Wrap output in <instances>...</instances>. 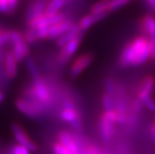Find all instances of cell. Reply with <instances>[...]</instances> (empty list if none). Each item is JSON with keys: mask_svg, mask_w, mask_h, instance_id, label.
Returning a JSON list of instances; mask_svg holds the SVG:
<instances>
[{"mask_svg": "<svg viewBox=\"0 0 155 154\" xmlns=\"http://www.w3.org/2000/svg\"><path fill=\"white\" fill-rule=\"evenodd\" d=\"M153 48L149 38L138 34L127 42L120 52L118 63L122 68L138 67L152 59Z\"/></svg>", "mask_w": 155, "mask_h": 154, "instance_id": "obj_1", "label": "cell"}, {"mask_svg": "<svg viewBox=\"0 0 155 154\" xmlns=\"http://www.w3.org/2000/svg\"><path fill=\"white\" fill-rule=\"evenodd\" d=\"M27 99L42 110L48 107L53 100L50 86L42 77L33 81L32 86L27 89Z\"/></svg>", "mask_w": 155, "mask_h": 154, "instance_id": "obj_2", "label": "cell"}, {"mask_svg": "<svg viewBox=\"0 0 155 154\" xmlns=\"http://www.w3.org/2000/svg\"><path fill=\"white\" fill-rule=\"evenodd\" d=\"M154 89L155 78L151 74L144 76L139 82L137 89V99L142 102L144 108L153 113H155V100L152 99Z\"/></svg>", "mask_w": 155, "mask_h": 154, "instance_id": "obj_3", "label": "cell"}, {"mask_svg": "<svg viewBox=\"0 0 155 154\" xmlns=\"http://www.w3.org/2000/svg\"><path fill=\"white\" fill-rule=\"evenodd\" d=\"M117 124V110L114 109L110 111H104L98 120V134L101 141L108 144L115 134Z\"/></svg>", "mask_w": 155, "mask_h": 154, "instance_id": "obj_4", "label": "cell"}, {"mask_svg": "<svg viewBox=\"0 0 155 154\" xmlns=\"http://www.w3.org/2000/svg\"><path fill=\"white\" fill-rule=\"evenodd\" d=\"M84 34V33H81L79 35H77L75 38L71 40L69 43H67L63 48H61L60 49L58 57H57V62L60 66H64L71 61L72 58L77 52V50L82 43Z\"/></svg>", "mask_w": 155, "mask_h": 154, "instance_id": "obj_5", "label": "cell"}, {"mask_svg": "<svg viewBox=\"0 0 155 154\" xmlns=\"http://www.w3.org/2000/svg\"><path fill=\"white\" fill-rule=\"evenodd\" d=\"M10 128H11V132H12L14 138L16 139V141L18 142L19 145L25 147L32 152H35L38 149L37 144L30 137V136L26 133L24 128L20 123L16 122L11 123Z\"/></svg>", "mask_w": 155, "mask_h": 154, "instance_id": "obj_6", "label": "cell"}, {"mask_svg": "<svg viewBox=\"0 0 155 154\" xmlns=\"http://www.w3.org/2000/svg\"><path fill=\"white\" fill-rule=\"evenodd\" d=\"M95 56L91 52H86L79 55L72 62L70 67V76L72 78H77L93 63Z\"/></svg>", "mask_w": 155, "mask_h": 154, "instance_id": "obj_7", "label": "cell"}, {"mask_svg": "<svg viewBox=\"0 0 155 154\" xmlns=\"http://www.w3.org/2000/svg\"><path fill=\"white\" fill-rule=\"evenodd\" d=\"M138 28L140 34L149 38L154 51L155 49V15L154 14L147 13L145 15H143L138 21Z\"/></svg>", "mask_w": 155, "mask_h": 154, "instance_id": "obj_8", "label": "cell"}, {"mask_svg": "<svg viewBox=\"0 0 155 154\" xmlns=\"http://www.w3.org/2000/svg\"><path fill=\"white\" fill-rule=\"evenodd\" d=\"M60 119L66 123L71 124V126L77 132H82L84 130L81 114L77 107L62 108L60 113Z\"/></svg>", "mask_w": 155, "mask_h": 154, "instance_id": "obj_9", "label": "cell"}, {"mask_svg": "<svg viewBox=\"0 0 155 154\" xmlns=\"http://www.w3.org/2000/svg\"><path fill=\"white\" fill-rule=\"evenodd\" d=\"M15 107L21 113L33 119L40 117L42 113H43V110L40 107H38L29 100L24 99V97H18V99H16Z\"/></svg>", "mask_w": 155, "mask_h": 154, "instance_id": "obj_10", "label": "cell"}, {"mask_svg": "<svg viewBox=\"0 0 155 154\" xmlns=\"http://www.w3.org/2000/svg\"><path fill=\"white\" fill-rule=\"evenodd\" d=\"M47 0H34L28 6L25 13V21L27 24L33 20L44 15L47 8Z\"/></svg>", "mask_w": 155, "mask_h": 154, "instance_id": "obj_11", "label": "cell"}, {"mask_svg": "<svg viewBox=\"0 0 155 154\" xmlns=\"http://www.w3.org/2000/svg\"><path fill=\"white\" fill-rule=\"evenodd\" d=\"M58 141L72 152L81 154V145L71 132L66 130L60 131L58 133Z\"/></svg>", "mask_w": 155, "mask_h": 154, "instance_id": "obj_12", "label": "cell"}, {"mask_svg": "<svg viewBox=\"0 0 155 154\" xmlns=\"http://www.w3.org/2000/svg\"><path fill=\"white\" fill-rule=\"evenodd\" d=\"M4 71L8 79H15L18 74V61L11 50H7L4 55Z\"/></svg>", "mask_w": 155, "mask_h": 154, "instance_id": "obj_13", "label": "cell"}, {"mask_svg": "<svg viewBox=\"0 0 155 154\" xmlns=\"http://www.w3.org/2000/svg\"><path fill=\"white\" fill-rule=\"evenodd\" d=\"M11 45H12L11 51L13 52L14 57H15L18 63L22 62L28 57H30L29 45L26 43L23 37L18 41L13 42V43H11Z\"/></svg>", "mask_w": 155, "mask_h": 154, "instance_id": "obj_14", "label": "cell"}, {"mask_svg": "<svg viewBox=\"0 0 155 154\" xmlns=\"http://www.w3.org/2000/svg\"><path fill=\"white\" fill-rule=\"evenodd\" d=\"M74 24L71 19H66L65 21L55 24L52 26H49L48 29V39H56L60 38L61 35H63L66 32H68L72 28V26Z\"/></svg>", "mask_w": 155, "mask_h": 154, "instance_id": "obj_15", "label": "cell"}, {"mask_svg": "<svg viewBox=\"0 0 155 154\" xmlns=\"http://www.w3.org/2000/svg\"><path fill=\"white\" fill-rule=\"evenodd\" d=\"M107 16H108L107 14H100V15H95V14L89 13V14H87V15L83 16L77 23H78V25L80 27L81 31L83 33H86L87 30L90 29V28L94 24L102 21Z\"/></svg>", "mask_w": 155, "mask_h": 154, "instance_id": "obj_16", "label": "cell"}, {"mask_svg": "<svg viewBox=\"0 0 155 154\" xmlns=\"http://www.w3.org/2000/svg\"><path fill=\"white\" fill-rule=\"evenodd\" d=\"M81 33H83L80 29V27L78 25V23H74L72 28L70 29L68 32H66L63 35H61L60 38L57 39V41H56V44H57V46L61 48H63L67 43H69L70 41L73 40L74 38H75L77 35H79Z\"/></svg>", "mask_w": 155, "mask_h": 154, "instance_id": "obj_17", "label": "cell"}, {"mask_svg": "<svg viewBox=\"0 0 155 154\" xmlns=\"http://www.w3.org/2000/svg\"><path fill=\"white\" fill-rule=\"evenodd\" d=\"M65 0H49L47 5L45 15L52 16L60 12V10L65 6Z\"/></svg>", "mask_w": 155, "mask_h": 154, "instance_id": "obj_18", "label": "cell"}, {"mask_svg": "<svg viewBox=\"0 0 155 154\" xmlns=\"http://www.w3.org/2000/svg\"><path fill=\"white\" fill-rule=\"evenodd\" d=\"M26 67L28 69V72H29L33 81H35L39 78H41V74H40V70L35 61L34 58L32 57H28L26 59Z\"/></svg>", "mask_w": 155, "mask_h": 154, "instance_id": "obj_19", "label": "cell"}, {"mask_svg": "<svg viewBox=\"0 0 155 154\" xmlns=\"http://www.w3.org/2000/svg\"><path fill=\"white\" fill-rule=\"evenodd\" d=\"M104 88H105V93L114 99L117 94V89H118L117 83L114 79L107 78L104 82Z\"/></svg>", "mask_w": 155, "mask_h": 154, "instance_id": "obj_20", "label": "cell"}, {"mask_svg": "<svg viewBox=\"0 0 155 154\" xmlns=\"http://www.w3.org/2000/svg\"><path fill=\"white\" fill-rule=\"evenodd\" d=\"M131 0H108V8L109 12H115L124 7L127 6Z\"/></svg>", "mask_w": 155, "mask_h": 154, "instance_id": "obj_21", "label": "cell"}, {"mask_svg": "<svg viewBox=\"0 0 155 154\" xmlns=\"http://www.w3.org/2000/svg\"><path fill=\"white\" fill-rule=\"evenodd\" d=\"M23 38L28 45H34L39 40L37 31L35 29H33V28H28L23 34Z\"/></svg>", "mask_w": 155, "mask_h": 154, "instance_id": "obj_22", "label": "cell"}, {"mask_svg": "<svg viewBox=\"0 0 155 154\" xmlns=\"http://www.w3.org/2000/svg\"><path fill=\"white\" fill-rule=\"evenodd\" d=\"M101 104L104 109V111H110L115 109L114 97L106 93H104L101 97Z\"/></svg>", "mask_w": 155, "mask_h": 154, "instance_id": "obj_23", "label": "cell"}, {"mask_svg": "<svg viewBox=\"0 0 155 154\" xmlns=\"http://www.w3.org/2000/svg\"><path fill=\"white\" fill-rule=\"evenodd\" d=\"M53 152L55 154H76V153H74L72 152L71 150H69L67 148H65L61 143H60L59 141L55 142L53 144Z\"/></svg>", "mask_w": 155, "mask_h": 154, "instance_id": "obj_24", "label": "cell"}, {"mask_svg": "<svg viewBox=\"0 0 155 154\" xmlns=\"http://www.w3.org/2000/svg\"><path fill=\"white\" fill-rule=\"evenodd\" d=\"M11 154H30V150L21 145H14L11 149Z\"/></svg>", "mask_w": 155, "mask_h": 154, "instance_id": "obj_25", "label": "cell"}, {"mask_svg": "<svg viewBox=\"0 0 155 154\" xmlns=\"http://www.w3.org/2000/svg\"><path fill=\"white\" fill-rule=\"evenodd\" d=\"M48 29H49V26H45V27H41L36 30L39 40L48 39Z\"/></svg>", "mask_w": 155, "mask_h": 154, "instance_id": "obj_26", "label": "cell"}, {"mask_svg": "<svg viewBox=\"0 0 155 154\" xmlns=\"http://www.w3.org/2000/svg\"><path fill=\"white\" fill-rule=\"evenodd\" d=\"M9 31L10 30H5V31H3V33L1 34H0V48H2L4 45L10 42Z\"/></svg>", "mask_w": 155, "mask_h": 154, "instance_id": "obj_27", "label": "cell"}, {"mask_svg": "<svg viewBox=\"0 0 155 154\" xmlns=\"http://www.w3.org/2000/svg\"><path fill=\"white\" fill-rule=\"evenodd\" d=\"M20 0H9L8 1V13H14L19 5Z\"/></svg>", "mask_w": 155, "mask_h": 154, "instance_id": "obj_28", "label": "cell"}, {"mask_svg": "<svg viewBox=\"0 0 155 154\" xmlns=\"http://www.w3.org/2000/svg\"><path fill=\"white\" fill-rule=\"evenodd\" d=\"M8 1L9 0H0V13H8Z\"/></svg>", "mask_w": 155, "mask_h": 154, "instance_id": "obj_29", "label": "cell"}, {"mask_svg": "<svg viewBox=\"0 0 155 154\" xmlns=\"http://www.w3.org/2000/svg\"><path fill=\"white\" fill-rule=\"evenodd\" d=\"M145 2L151 13L155 15V0H145Z\"/></svg>", "mask_w": 155, "mask_h": 154, "instance_id": "obj_30", "label": "cell"}, {"mask_svg": "<svg viewBox=\"0 0 155 154\" xmlns=\"http://www.w3.org/2000/svg\"><path fill=\"white\" fill-rule=\"evenodd\" d=\"M150 136L153 140L155 141V117L152 121V123L150 125Z\"/></svg>", "mask_w": 155, "mask_h": 154, "instance_id": "obj_31", "label": "cell"}, {"mask_svg": "<svg viewBox=\"0 0 155 154\" xmlns=\"http://www.w3.org/2000/svg\"><path fill=\"white\" fill-rule=\"evenodd\" d=\"M4 97H4V94H3L1 91H0V103H1V102L4 100Z\"/></svg>", "mask_w": 155, "mask_h": 154, "instance_id": "obj_32", "label": "cell"}, {"mask_svg": "<svg viewBox=\"0 0 155 154\" xmlns=\"http://www.w3.org/2000/svg\"><path fill=\"white\" fill-rule=\"evenodd\" d=\"M152 60H155V49L153 51V56H152Z\"/></svg>", "mask_w": 155, "mask_h": 154, "instance_id": "obj_33", "label": "cell"}, {"mask_svg": "<svg viewBox=\"0 0 155 154\" xmlns=\"http://www.w3.org/2000/svg\"><path fill=\"white\" fill-rule=\"evenodd\" d=\"M3 33V30H2V28L1 27H0V34H1Z\"/></svg>", "mask_w": 155, "mask_h": 154, "instance_id": "obj_34", "label": "cell"}]
</instances>
